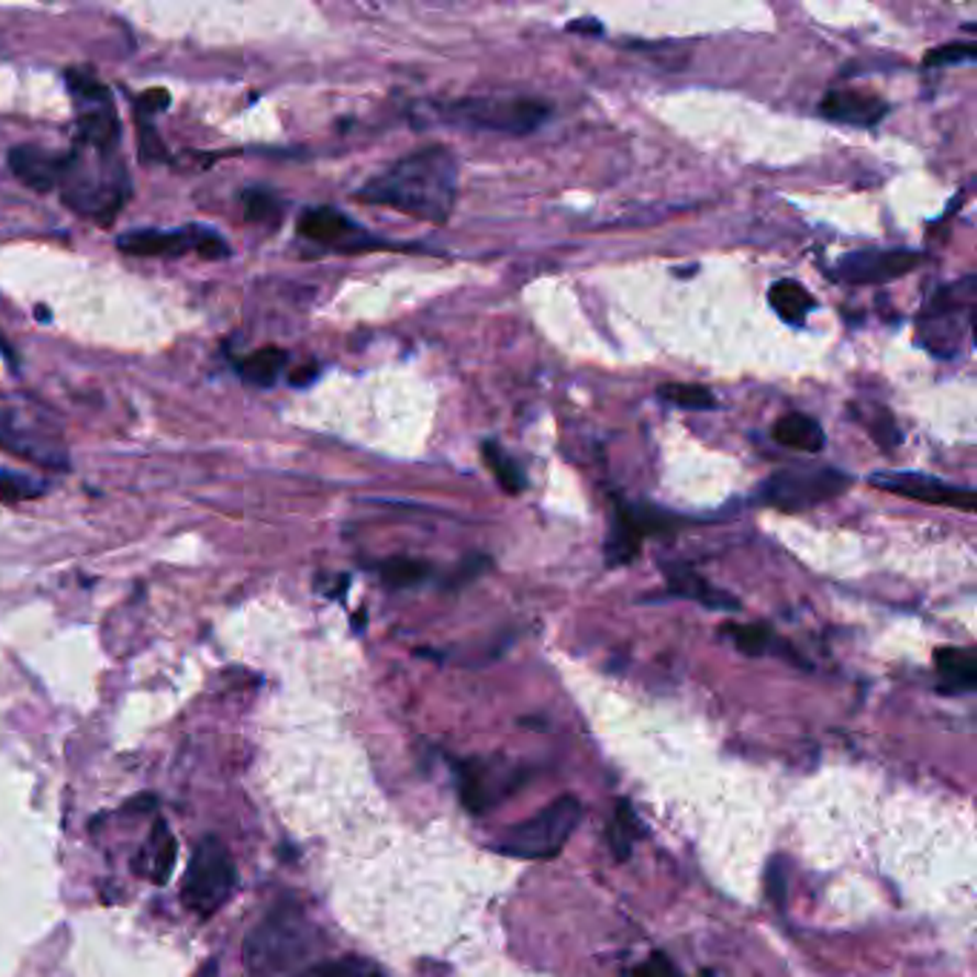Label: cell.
I'll return each mask as SVG.
<instances>
[{"instance_id": "obj_1", "label": "cell", "mask_w": 977, "mask_h": 977, "mask_svg": "<svg viewBox=\"0 0 977 977\" xmlns=\"http://www.w3.org/2000/svg\"><path fill=\"white\" fill-rule=\"evenodd\" d=\"M459 192V160L447 146L404 155L356 192L358 201L390 207L428 224H445Z\"/></svg>"}, {"instance_id": "obj_2", "label": "cell", "mask_w": 977, "mask_h": 977, "mask_svg": "<svg viewBox=\"0 0 977 977\" xmlns=\"http://www.w3.org/2000/svg\"><path fill=\"white\" fill-rule=\"evenodd\" d=\"M58 190L75 212L110 224L130 196V176L121 153H103V149L75 144L73 153H66Z\"/></svg>"}, {"instance_id": "obj_3", "label": "cell", "mask_w": 977, "mask_h": 977, "mask_svg": "<svg viewBox=\"0 0 977 977\" xmlns=\"http://www.w3.org/2000/svg\"><path fill=\"white\" fill-rule=\"evenodd\" d=\"M315 946V926H310L299 906H276L244 941V963L249 975H281L299 966Z\"/></svg>"}, {"instance_id": "obj_4", "label": "cell", "mask_w": 977, "mask_h": 977, "mask_svg": "<svg viewBox=\"0 0 977 977\" xmlns=\"http://www.w3.org/2000/svg\"><path fill=\"white\" fill-rule=\"evenodd\" d=\"M977 278L963 276L929 296L918 319V342L937 358H957L972 338Z\"/></svg>"}, {"instance_id": "obj_5", "label": "cell", "mask_w": 977, "mask_h": 977, "mask_svg": "<svg viewBox=\"0 0 977 977\" xmlns=\"http://www.w3.org/2000/svg\"><path fill=\"white\" fill-rule=\"evenodd\" d=\"M547 115H551V107L545 101L525 96L459 98V101L438 107V118L445 124L502 132V135H528V132L540 130Z\"/></svg>"}, {"instance_id": "obj_6", "label": "cell", "mask_w": 977, "mask_h": 977, "mask_svg": "<svg viewBox=\"0 0 977 977\" xmlns=\"http://www.w3.org/2000/svg\"><path fill=\"white\" fill-rule=\"evenodd\" d=\"M579 820H582V802L577 797H559L536 811L533 818L511 825L493 848L517 861H551L565 848L570 834L577 832Z\"/></svg>"}, {"instance_id": "obj_7", "label": "cell", "mask_w": 977, "mask_h": 977, "mask_svg": "<svg viewBox=\"0 0 977 977\" xmlns=\"http://www.w3.org/2000/svg\"><path fill=\"white\" fill-rule=\"evenodd\" d=\"M235 882H238V868H235L233 854L219 837L207 834L196 846L190 866H187L181 900L198 918H212L226 900L233 898Z\"/></svg>"}, {"instance_id": "obj_8", "label": "cell", "mask_w": 977, "mask_h": 977, "mask_svg": "<svg viewBox=\"0 0 977 977\" xmlns=\"http://www.w3.org/2000/svg\"><path fill=\"white\" fill-rule=\"evenodd\" d=\"M852 488V476L834 467L818 465H800V467H782L777 474L768 476L757 490V499L768 508L777 511L797 513L818 508L823 502H832L840 493Z\"/></svg>"}, {"instance_id": "obj_9", "label": "cell", "mask_w": 977, "mask_h": 977, "mask_svg": "<svg viewBox=\"0 0 977 977\" xmlns=\"http://www.w3.org/2000/svg\"><path fill=\"white\" fill-rule=\"evenodd\" d=\"M682 519L663 511L657 504L642 502H617L611 517V531L606 540V565L608 568H622L628 562L640 556L642 542L654 533L674 531Z\"/></svg>"}, {"instance_id": "obj_10", "label": "cell", "mask_w": 977, "mask_h": 977, "mask_svg": "<svg viewBox=\"0 0 977 977\" xmlns=\"http://www.w3.org/2000/svg\"><path fill=\"white\" fill-rule=\"evenodd\" d=\"M118 249L126 256H167L176 258L184 253H198L210 262H224L230 258V244L221 238L212 226H181V230H132V233L118 235Z\"/></svg>"}, {"instance_id": "obj_11", "label": "cell", "mask_w": 977, "mask_h": 977, "mask_svg": "<svg viewBox=\"0 0 977 977\" xmlns=\"http://www.w3.org/2000/svg\"><path fill=\"white\" fill-rule=\"evenodd\" d=\"M871 485L900 499L934 504V508H955L963 513H972L977 504V493L972 488H957L946 479L918 474V470H880L871 476Z\"/></svg>"}, {"instance_id": "obj_12", "label": "cell", "mask_w": 977, "mask_h": 977, "mask_svg": "<svg viewBox=\"0 0 977 977\" xmlns=\"http://www.w3.org/2000/svg\"><path fill=\"white\" fill-rule=\"evenodd\" d=\"M923 264L914 249H852L834 264L832 276L846 285H886L909 276Z\"/></svg>"}, {"instance_id": "obj_13", "label": "cell", "mask_w": 977, "mask_h": 977, "mask_svg": "<svg viewBox=\"0 0 977 977\" xmlns=\"http://www.w3.org/2000/svg\"><path fill=\"white\" fill-rule=\"evenodd\" d=\"M299 235L321 244V247L342 249V253H362V249L385 244V241L373 238L365 226L356 224L347 212L336 210V207H310L301 212Z\"/></svg>"}, {"instance_id": "obj_14", "label": "cell", "mask_w": 977, "mask_h": 977, "mask_svg": "<svg viewBox=\"0 0 977 977\" xmlns=\"http://www.w3.org/2000/svg\"><path fill=\"white\" fill-rule=\"evenodd\" d=\"M0 445L7 447V451L18 453V456L37 462V465L58 467V470L69 467L64 442L55 433L46 431V428H41V424L26 422L23 413H18V410H3L0 413Z\"/></svg>"}, {"instance_id": "obj_15", "label": "cell", "mask_w": 977, "mask_h": 977, "mask_svg": "<svg viewBox=\"0 0 977 977\" xmlns=\"http://www.w3.org/2000/svg\"><path fill=\"white\" fill-rule=\"evenodd\" d=\"M519 782L517 768H502L497 763L467 759L459 766V797L470 814H485L497 802L511 795Z\"/></svg>"}, {"instance_id": "obj_16", "label": "cell", "mask_w": 977, "mask_h": 977, "mask_svg": "<svg viewBox=\"0 0 977 977\" xmlns=\"http://www.w3.org/2000/svg\"><path fill=\"white\" fill-rule=\"evenodd\" d=\"M820 112H823V118L834 121V124L875 126L889 115V103L882 101L877 92H871V89L840 87L825 92V98L820 101Z\"/></svg>"}, {"instance_id": "obj_17", "label": "cell", "mask_w": 977, "mask_h": 977, "mask_svg": "<svg viewBox=\"0 0 977 977\" xmlns=\"http://www.w3.org/2000/svg\"><path fill=\"white\" fill-rule=\"evenodd\" d=\"M64 164L66 153H49L44 146L23 144L9 153V169L26 187H32L37 192H49L58 187L60 176H64Z\"/></svg>"}, {"instance_id": "obj_18", "label": "cell", "mask_w": 977, "mask_h": 977, "mask_svg": "<svg viewBox=\"0 0 977 977\" xmlns=\"http://www.w3.org/2000/svg\"><path fill=\"white\" fill-rule=\"evenodd\" d=\"M178 863V840L173 837L169 825L164 820H155L153 832L146 837V843L141 846V852L135 854V863H132V871L146 880H153L155 886H164L169 882L173 871H176Z\"/></svg>"}, {"instance_id": "obj_19", "label": "cell", "mask_w": 977, "mask_h": 977, "mask_svg": "<svg viewBox=\"0 0 977 977\" xmlns=\"http://www.w3.org/2000/svg\"><path fill=\"white\" fill-rule=\"evenodd\" d=\"M665 579H668V588H671L674 597L693 599L700 606L711 608V611H740V602L731 597L729 591H720L717 585L708 582L702 574L686 565V562H668L665 565Z\"/></svg>"}, {"instance_id": "obj_20", "label": "cell", "mask_w": 977, "mask_h": 977, "mask_svg": "<svg viewBox=\"0 0 977 977\" xmlns=\"http://www.w3.org/2000/svg\"><path fill=\"white\" fill-rule=\"evenodd\" d=\"M941 693H969L977 688V657L969 648H941L934 654Z\"/></svg>"}, {"instance_id": "obj_21", "label": "cell", "mask_w": 977, "mask_h": 977, "mask_svg": "<svg viewBox=\"0 0 977 977\" xmlns=\"http://www.w3.org/2000/svg\"><path fill=\"white\" fill-rule=\"evenodd\" d=\"M768 304H771L774 313L780 315L786 324H797V327L806 324V319L818 310V299L800 281H795V278L774 281L768 287Z\"/></svg>"}, {"instance_id": "obj_22", "label": "cell", "mask_w": 977, "mask_h": 977, "mask_svg": "<svg viewBox=\"0 0 977 977\" xmlns=\"http://www.w3.org/2000/svg\"><path fill=\"white\" fill-rule=\"evenodd\" d=\"M774 442L800 453H820L825 447V433L818 419L809 413H786L774 422Z\"/></svg>"}, {"instance_id": "obj_23", "label": "cell", "mask_w": 977, "mask_h": 977, "mask_svg": "<svg viewBox=\"0 0 977 977\" xmlns=\"http://www.w3.org/2000/svg\"><path fill=\"white\" fill-rule=\"evenodd\" d=\"M481 459H485V465H488V470L493 474V479L499 481V488H502L504 493L517 497V493H522V490L528 488L525 467L519 465L502 445H497V442H485V445H481Z\"/></svg>"}, {"instance_id": "obj_24", "label": "cell", "mask_w": 977, "mask_h": 977, "mask_svg": "<svg viewBox=\"0 0 977 977\" xmlns=\"http://www.w3.org/2000/svg\"><path fill=\"white\" fill-rule=\"evenodd\" d=\"M287 367V353L278 351V347H264L256 351L253 356H247L244 362H238L241 379L249 381L256 387H273L281 376V370Z\"/></svg>"}, {"instance_id": "obj_25", "label": "cell", "mask_w": 977, "mask_h": 977, "mask_svg": "<svg viewBox=\"0 0 977 977\" xmlns=\"http://www.w3.org/2000/svg\"><path fill=\"white\" fill-rule=\"evenodd\" d=\"M379 577L390 588H413L431 577V565L413 559V556H390V559L379 562Z\"/></svg>"}, {"instance_id": "obj_26", "label": "cell", "mask_w": 977, "mask_h": 977, "mask_svg": "<svg viewBox=\"0 0 977 977\" xmlns=\"http://www.w3.org/2000/svg\"><path fill=\"white\" fill-rule=\"evenodd\" d=\"M636 834H640V818H636V811L622 800L620 806H617L611 829H608V843H611V848L617 852L620 861H625L628 854H631Z\"/></svg>"}, {"instance_id": "obj_27", "label": "cell", "mask_w": 977, "mask_h": 977, "mask_svg": "<svg viewBox=\"0 0 977 977\" xmlns=\"http://www.w3.org/2000/svg\"><path fill=\"white\" fill-rule=\"evenodd\" d=\"M46 493V485L35 476L18 474V470H0V499L7 504L26 502Z\"/></svg>"}, {"instance_id": "obj_28", "label": "cell", "mask_w": 977, "mask_h": 977, "mask_svg": "<svg viewBox=\"0 0 977 977\" xmlns=\"http://www.w3.org/2000/svg\"><path fill=\"white\" fill-rule=\"evenodd\" d=\"M745 657H763L774 645V634L766 625H725L722 628Z\"/></svg>"}, {"instance_id": "obj_29", "label": "cell", "mask_w": 977, "mask_h": 977, "mask_svg": "<svg viewBox=\"0 0 977 977\" xmlns=\"http://www.w3.org/2000/svg\"><path fill=\"white\" fill-rule=\"evenodd\" d=\"M659 399L671 401L677 408L686 410H711L717 408L714 393L702 385H663L657 390Z\"/></svg>"}, {"instance_id": "obj_30", "label": "cell", "mask_w": 977, "mask_h": 977, "mask_svg": "<svg viewBox=\"0 0 977 977\" xmlns=\"http://www.w3.org/2000/svg\"><path fill=\"white\" fill-rule=\"evenodd\" d=\"M244 215L247 221H276L281 219V207L273 192L247 190L244 192Z\"/></svg>"}, {"instance_id": "obj_31", "label": "cell", "mask_w": 977, "mask_h": 977, "mask_svg": "<svg viewBox=\"0 0 977 977\" xmlns=\"http://www.w3.org/2000/svg\"><path fill=\"white\" fill-rule=\"evenodd\" d=\"M977 58L975 44H943L937 49L926 52L923 64L926 66H948V64H972Z\"/></svg>"}, {"instance_id": "obj_32", "label": "cell", "mask_w": 977, "mask_h": 977, "mask_svg": "<svg viewBox=\"0 0 977 977\" xmlns=\"http://www.w3.org/2000/svg\"><path fill=\"white\" fill-rule=\"evenodd\" d=\"M766 882H768V898L774 900L777 909H782V906H786V863H782V857H774V861L768 863Z\"/></svg>"}, {"instance_id": "obj_33", "label": "cell", "mask_w": 977, "mask_h": 977, "mask_svg": "<svg viewBox=\"0 0 977 977\" xmlns=\"http://www.w3.org/2000/svg\"><path fill=\"white\" fill-rule=\"evenodd\" d=\"M365 963L358 961H336V963H319L313 969L301 972L296 977H356Z\"/></svg>"}, {"instance_id": "obj_34", "label": "cell", "mask_w": 977, "mask_h": 977, "mask_svg": "<svg viewBox=\"0 0 977 977\" xmlns=\"http://www.w3.org/2000/svg\"><path fill=\"white\" fill-rule=\"evenodd\" d=\"M167 107H169L167 89H146V92H141L138 101H135V118H144V121H149L155 112L167 110Z\"/></svg>"}, {"instance_id": "obj_35", "label": "cell", "mask_w": 977, "mask_h": 977, "mask_svg": "<svg viewBox=\"0 0 977 977\" xmlns=\"http://www.w3.org/2000/svg\"><path fill=\"white\" fill-rule=\"evenodd\" d=\"M631 977H679V975L677 969H674V963L657 952V955H651L645 963H640V966L631 972Z\"/></svg>"}, {"instance_id": "obj_36", "label": "cell", "mask_w": 977, "mask_h": 977, "mask_svg": "<svg viewBox=\"0 0 977 977\" xmlns=\"http://www.w3.org/2000/svg\"><path fill=\"white\" fill-rule=\"evenodd\" d=\"M315 376H319V367H315V365H304V367H299V370L290 373V385L292 387H307V385H310V381H315Z\"/></svg>"}, {"instance_id": "obj_37", "label": "cell", "mask_w": 977, "mask_h": 977, "mask_svg": "<svg viewBox=\"0 0 977 977\" xmlns=\"http://www.w3.org/2000/svg\"><path fill=\"white\" fill-rule=\"evenodd\" d=\"M155 809V797H135L132 802H126V811H144Z\"/></svg>"}, {"instance_id": "obj_38", "label": "cell", "mask_w": 977, "mask_h": 977, "mask_svg": "<svg viewBox=\"0 0 977 977\" xmlns=\"http://www.w3.org/2000/svg\"><path fill=\"white\" fill-rule=\"evenodd\" d=\"M356 977H385L381 975V972H373V969H367V966H362V972H358Z\"/></svg>"}, {"instance_id": "obj_39", "label": "cell", "mask_w": 977, "mask_h": 977, "mask_svg": "<svg viewBox=\"0 0 977 977\" xmlns=\"http://www.w3.org/2000/svg\"><path fill=\"white\" fill-rule=\"evenodd\" d=\"M0 351H3V353H7V356H9V358H12V351H9V344H7V338H0Z\"/></svg>"}, {"instance_id": "obj_40", "label": "cell", "mask_w": 977, "mask_h": 977, "mask_svg": "<svg viewBox=\"0 0 977 977\" xmlns=\"http://www.w3.org/2000/svg\"><path fill=\"white\" fill-rule=\"evenodd\" d=\"M212 972H215V961H212L210 966H207V969H204V977H215V975H212Z\"/></svg>"}]
</instances>
